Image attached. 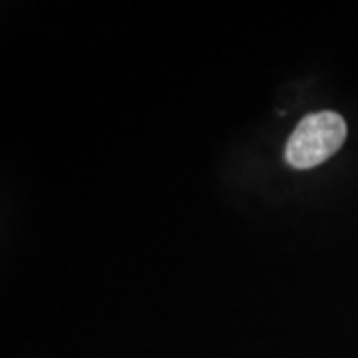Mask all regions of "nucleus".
Listing matches in <instances>:
<instances>
[{
  "label": "nucleus",
  "instance_id": "nucleus-1",
  "mask_svg": "<svg viewBox=\"0 0 358 358\" xmlns=\"http://www.w3.org/2000/svg\"><path fill=\"white\" fill-rule=\"evenodd\" d=\"M346 140V122L334 112H319L301 120L285 148V159L294 169H310L333 157Z\"/></svg>",
  "mask_w": 358,
  "mask_h": 358
}]
</instances>
